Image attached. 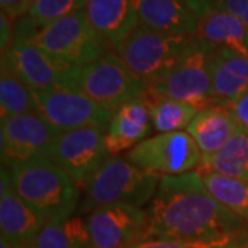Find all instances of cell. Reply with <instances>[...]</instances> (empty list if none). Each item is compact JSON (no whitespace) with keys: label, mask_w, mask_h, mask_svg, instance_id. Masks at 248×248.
<instances>
[{"label":"cell","mask_w":248,"mask_h":248,"mask_svg":"<svg viewBox=\"0 0 248 248\" xmlns=\"http://www.w3.org/2000/svg\"><path fill=\"white\" fill-rule=\"evenodd\" d=\"M145 211L148 228L143 240L214 241L248 232V221L214 199L197 170L160 178Z\"/></svg>","instance_id":"6da1fadb"},{"label":"cell","mask_w":248,"mask_h":248,"mask_svg":"<svg viewBox=\"0 0 248 248\" xmlns=\"http://www.w3.org/2000/svg\"><path fill=\"white\" fill-rule=\"evenodd\" d=\"M4 169L18 196L46 223L63 221L78 214L79 186L48 156L13 163Z\"/></svg>","instance_id":"7a4b0ae2"},{"label":"cell","mask_w":248,"mask_h":248,"mask_svg":"<svg viewBox=\"0 0 248 248\" xmlns=\"http://www.w3.org/2000/svg\"><path fill=\"white\" fill-rule=\"evenodd\" d=\"M17 21L13 39L27 40L76 68H81L107 53L108 43L91 27L84 10L60 18L46 27H37L28 16Z\"/></svg>","instance_id":"3957f363"},{"label":"cell","mask_w":248,"mask_h":248,"mask_svg":"<svg viewBox=\"0 0 248 248\" xmlns=\"http://www.w3.org/2000/svg\"><path fill=\"white\" fill-rule=\"evenodd\" d=\"M160 177L135 167L125 157L109 156L84 184L79 215H89L99 207L130 204L146 208L156 195Z\"/></svg>","instance_id":"277c9868"},{"label":"cell","mask_w":248,"mask_h":248,"mask_svg":"<svg viewBox=\"0 0 248 248\" xmlns=\"http://www.w3.org/2000/svg\"><path fill=\"white\" fill-rule=\"evenodd\" d=\"M197 42L196 36L164 33L138 24L115 50L127 68L149 84L166 76Z\"/></svg>","instance_id":"5b68a950"},{"label":"cell","mask_w":248,"mask_h":248,"mask_svg":"<svg viewBox=\"0 0 248 248\" xmlns=\"http://www.w3.org/2000/svg\"><path fill=\"white\" fill-rule=\"evenodd\" d=\"M76 90L98 105L115 112L125 104L145 97L148 83L130 71L117 54L107 51L80 68Z\"/></svg>","instance_id":"8992f818"},{"label":"cell","mask_w":248,"mask_h":248,"mask_svg":"<svg viewBox=\"0 0 248 248\" xmlns=\"http://www.w3.org/2000/svg\"><path fill=\"white\" fill-rule=\"evenodd\" d=\"M215 48L197 42V45L157 81L148 84L146 97L172 98L192 104L200 110L214 107L213 60Z\"/></svg>","instance_id":"52a82bcc"},{"label":"cell","mask_w":248,"mask_h":248,"mask_svg":"<svg viewBox=\"0 0 248 248\" xmlns=\"http://www.w3.org/2000/svg\"><path fill=\"white\" fill-rule=\"evenodd\" d=\"M1 68L31 90H76L80 69L22 39H13L9 51L1 55Z\"/></svg>","instance_id":"ba28073f"},{"label":"cell","mask_w":248,"mask_h":248,"mask_svg":"<svg viewBox=\"0 0 248 248\" xmlns=\"http://www.w3.org/2000/svg\"><path fill=\"white\" fill-rule=\"evenodd\" d=\"M135 167L157 177L179 175L199 169L200 151L186 131L156 134L125 153Z\"/></svg>","instance_id":"9c48e42d"},{"label":"cell","mask_w":248,"mask_h":248,"mask_svg":"<svg viewBox=\"0 0 248 248\" xmlns=\"http://www.w3.org/2000/svg\"><path fill=\"white\" fill-rule=\"evenodd\" d=\"M47 156L80 187L110 153L105 143V131L97 127H84L58 134Z\"/></svg>","instance_id":"30bf717a"},{"label":"cell","mask_w":248,"mask_h":248,"mask_svg":"<svg viewBox=\"0 0 248 248\" xmlns=\"http://www.w3.org/2000/svg\"><path fill=\"white\" fill-rule=\"evenodd\" d=\"M39 115L60 133L84 127L107 130L112 110L95 104L78 90H32Z\"/></svg>","instance_id":"8fae6325"},{"label":"cell","mask_w":248,"mask_h":248,"mask_svg":"<svg viewBox=\"0 0 248 248\" xmlns=\"http://www.w3.org/2000/svg\"><path fill=\"white\" fill-rule=\"evenodd\" d=\"M93 248H127L142 241L148 228L145 208L110 204L86 215Z\"/></svg>","instance_id":"7c38bea8"},{"label":"cell","mask_w":248,"mask_h":248,"mask_svg":"<svg viewBox=\"0 0 248 248\" xmlns=\"http://www.w3.org/2000/svg\"><path fill=\"white\" fill-rule=\"evenodd\" d=\"M60 131L39 113L1 119V166L47 156Z\"/></svg>","instance_id":"4fadbf2b"},{"label":"cell","mask_w":248,"mask_h":248,"mask_svg":"<svg viewBox=\"0 0 248 248\" xmlns=\"http://www.w3.org/2000/svg\"><path fill=\"white\" fill-rule=\"evenodd\" d=\"M46 222L14 190L7 170L0 172V232L21 248H33Z\"/></svg>","instance_id":"5bb4252c"},{"label":"cell","mask_w":248,"mask_h":248,"mask_svg":"<svg viewBox=\"0 0 248 248\" xmlns=\"http://www.w3.org/2000/svg\"><path fill=\"white\" fill-rule=\"evenodd\" d=\"M152 133L149 105L145 98H140L113 112L105 130V143L110 156H119L152 137Z\"/></svg>","instance_id":"9a60e30c"},{"label":"cell","mask_w":248,"mask_h":248,"mask_svg":"<svg viewBox=\"0 0 248 248\" xmlns=\"http://www.w3.org/2000/svg\"><path fill=\"white\" fill-rule=\"evenodd\" d=\"M239 128L240 125L231 108L215 105L202 109L187 127L186 133L196 142L202 155V161H205L218 155Z\"/></svg>","instance_id":"2e32d148"},{"label":"cell","mask_w":248,"mask_h":248,"mask_svg":"<svg viewBox=\"0 0 248 248\" xmlns=\"http://www.w3.org/2000/svg\"><path fill=\"white\" fill-rule=\"evenodd\" d=\"M142 27L174 35L196 36L199 17L182 0H134Z\"/></svg>","instance_id":"e0dca14e"},{"label":"cell","mask_w":248,"mask_h":248,"mask_svg":"<svg viewBox=\"0 0 248 248\" xmlns=\"http://www.w3.org/2000/svg\"><path fill=\"white\" fill-rule=\"evenodd\" d=\"M84 11L94 31L115 48L140 24L134 0H87Z\"/></svg>","instance_id":"ac0fdd59"},{"label":"cell","mask_w":248,"mask_h":248,"mask_svg":"<svg viewBox=\"0 0 248 248\" xmlns=\"http://www.w3.org/2000/svg\"><path fill=\"white\" fill-rule=\"evenodd\" d=\"M247 93V57L229 48H215L213 60L214 107H232Z\"/></svg>","instance_id":"d6986e66"},{"label":"cell","mask_w":248,"mask_h":248,"mask_svg":"<svg viewBox=\"0 0 248 248\" xmlns=\"http://www.w3.org/2000/svg\"><path fill=\"white\" fill-rule=\"evenodd\" d=\"M196 37L214 48H229L248 58V27L226 10H214L200 18Z\"/></svg>","instance_id":"ffe728a7"},{"label":"cell","mask_w":248,"mask_h":248,"mask_svg":"<svg viewBox=\"0 0 248 248\" xmlns=\"http://www.w3.org/2000/svg\"><path fill=\"white\" fill-rule=\"evenodd\" d=\"M33 248H93L86 218L75 214L63 221L47 222L39 232Z\"/></svg>","instance_id":"44dd1931"},{"label":"cell","mask_w":248,"mask_h":248,"mask_svg":"<svg viewBox=\"0 0 248 248\" xmlns=\"http://www.w3.org/2000/svg\"><path fill=\"white\" fill-rule=\"evenodd\" d=\"M143 98L149 105L153 131L156 134L186 131L200 112L195 105L172 98H151L146 95Z\"/></svg>","instance_id":"7402d4cb"},{"label":"cell","mask_w":248,"mask_h":248,"mask_svg":"<svg viewBox=\"0 0 248 248\" xmlns=\"http://www.w3.org/2000/svg\"><path fill=\"white\" fill-rule=\"evenodd\" d=\"M199 171V170H197ZM204 186L218 203L248 221V182L215 171H199Z\"/></svg>","instance_id":"603a6c76"},{"label":"cell","mask_w":248,"mask_h":248,"mask_svg":"<svg viewBox=\"0 0 248 248\" xmlns=\"http://www.w3.org/2000/svg\"><path fill=\"white\" fill-rule=\"evenodd\" d=\"M199 171H215L248 182V130L240 127L218 155L202 161Z\"/></svg>","instance_id":"cb8c5ba5"},{"label":"cell","mask_w":248,"mask_h":248,"mask_svg":"<svg viewBox=\"0 0 248 248\" xmlns=\"http://www.w3.org/2000/svg\"><path fill=\"white\" fill-rule=\"evenodd\" d=\"M39 113L33 91L25 83L10 73L6 68L0 69V117Z\"/></svg>","instance_id":"d4e9b609"},{"label":"cell","mask_w":248,"mask_h":248,"mask_svg":"<svg viewBox=\"0 0 248 248\" xmlns=\"http://www.w3.org/2000/svg\"><path fill=\"white\" fill-rule=\"evenodd\" d=\"M87 0H36L27 16L37 27H46L60 18L86 9Z\"/></svg>","instance_id":"484cf974"},{"label":"cell","mask_w":248,"mask_h":248,"mask_svg":"<svg viewBox=\"0 0 248 248\" xmlns=\"http://www.w3.org/2000/svg\"><path fill=\"white\" fill-rule=\"evenodd\" d=\"M127 248H248V232L214 241L182 240H142Z\"/></svg>","instance_id":"4316f807"},{"label":"cell","mask_w":248,"mask_h":248,"mask_svg":"<svg viewBox=\"0 0 248 248\" xmlns=\"http://www.w3.org/2000/svg\"><path fill=\"white\" fill-rule=\"evenodd\" d=\"M36 0H0V9L11 21L25 17Z\"/></svg>","instance_id":"83f0119b"},{"label":"cell","mask_w":248,"mask_h":248,"mask_svg":"<svg viewBox=\"0 0 248 248\" xmlns=\"http://www.w3.org/2000/svg\"><path fill=\"white\" fill-rule=\"evenodd\" d=\"M189 9L195 13L196 16L203 18L204 16L210 14L214 10L221 9L225 0H182Z\"/></svg>","instance_id":"f1b7e54d"},{"label":"cell","mask_w":248,"mask_h":248,"mask_svg":"<svg viewBox=\"0 0 248 248\" xmlns=\"http://www.w3.org/2000/svg\"><path fill=\"white\" fill-rule=\"evenodd\" d=\"M10 19L4 13L0 11V53L1 55L9 51L13 43V37H14V31L11 28Z\"/></svg>","instance_id":"f546056e"},{"label":"cell","mask_w":248,"mask_h":248,"mask_svg":"<svg viewBox=\"0 0 248 248\" xmlns=\"http://www.w3.org/2000/svg\"><path fill=\"white\" fill-rule=\"evenodd\" d=\"M221 9L229 11L248 27V0H225Z\"/></svg>","instance_id":"4dcf8cb0"},{"label":"cell","mask_w":248,"mask_h":248,"mask_svg":"<svg viewBox=\"0 0 248 248\" xmlns=\"http://www.w3.org/2000/svg\"><path fill=\"white\" fill-rule=\"evenodd\" d=\"M229 108H231L232 113L237 120L240 127L244 130H248V93Z\"/></svg>","instance_id":"1f68e13d"}]
</instances>
